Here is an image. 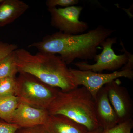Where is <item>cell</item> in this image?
Instances as JSON below:
<instances>
[{"label":"cell","instance_id":"obj_1","mask_svg":"<svg viewBox=\"0 0 133 133\" xmlns=\"http://www.w3.org/2000/svg\"><path fill=\"white\" fill-rule=\"evenodd\" d=\"M115 32L101 25L87 33L70 35L60 31L44 37L41 41L28 45L39 52L58 54L67 65L76 59H93L97 48Z\"/></svg>","mask_w":133,"mask_h":133},{"label":"cell","instance_id":"obj_2","mask_svg":"<svg viewBox=\"0 0 133 133\" xmlns=\"http://www.w3.org/2000/svg\"><path fill=\"white\" fill-rule=\"evenodd\" d=\"M15 54L19 73L31 74L62 91L78 87L67 65L59 56L41 52L33 55L23 48L16 50Z\"/></svg>","mask_w":133,"mask_h":133},{"label":"cell","instance_id":"obj_3","mask_svg":"<svg viewBox=\"0 0 133 133\" xmlns=\"http://www.w3.org/2000/svg\"><path fill=\"white\" fill-rule=\"evenodd\" d=\"M50 115H62L85 127L88 131L99 127L94 108V99L84 87L67 92L59 90L48 109Z\"/></svg>","mask_w":133,"mask_h":133},{"label":"cell","instance_id":"obj_4","mask_svg":"<svg viewBox=\"0 0 133 133\" xmlns=\"http://www.w3.org/2000/svg\"><path fill=\"white\" fill-rule=\"evenodd\" d=\"M19 73L16 77L15 96L20 102L47 110L60 90L48 85L31 74Z\"/></svg>","mask_w":133,"mask_h":133},{"label":"cell","instance_id":"obj_5","mask_svg":"<svg viewBox=\"0 0 133 133\" xmlns=\"http://www.w3.org/2000/svg\"><path fill=\"white\" fill-rule=\"evenodd\" d=\"M116 37H108L103 41L100 45L103 48L100 54L96 55L94 59L96 63L90 64L87 62H81L74 63V65L78 67L80 70H90L94 72H100L105 70H116L127 64L129 60H133V55L125 49L122 42V46L125 51L124 54L117 55L115 53L112 47L116 43Z\"/></svg>","mask_w":133,"mask_h":133},{"label":"cell","instance_id":"obj_6","mask_svg":"<svg viewBox=\"0 0 133 133\" xmlns=\"http://www.w3.org/2000/svg\"><path fill=\"white\" fill-rule=\"evenodd\" d=\"M84 7L71 6L48 9L51 15V24L59 31L70 35L83 33L88 29V23L79 21Z\"/></svg>","mask_w":133,"mask_h":133},{"label":"cell","instance_id":"obj_7","mask_svg":"<svg viewBox=\"0 0 133 133\" xmlns=\"http://www.w3.org/2000/svg\"><path fill=\"white\" fill-rule=\"evenodd\" d=\"M75 82L78 86L83 85L90 93L95 99L99 91L106 84L116 79L125 77L132 79L133 78V70H121L111 73H102L91 71H82L70 68Z\"/></svg>","mask_w":133,"mask_h":133},{"label":"cell","instance_id":"obj_8","mask_svg":"<svg viewBox=\"0 0 133 133\" xmlns=\"http://www.w3.org/2000/svg\"><path fill=\"white\" fill-rule=\"evenodd\" d=\"M104 87L116 113L118 124L132 119V101L126 88L121 85L117 80L106 84Z\"/></svg>","mask_w":133,"mask_h":133},{"label":"cell","instance_id":"obj_9","mask_svg":"<svg viewBox=\"0 0 133 133\" xmlns=\"http://www.w3.org/2000/svg\"><path fill=\"white\" fill-rule=\"evenodd\" d=\"M49 115L47 109L36 108L20 102L13 115L11 124L19 128L44 125Z\"/></svg>","mask_w":133,"mask_h":133},{"label":"cell","instance_id":"obj_10","mask_svg":"<svg viewBox=\"0 0 133 133\" xmlns=\"http://www.w3.org/2000/svg\"><path fill=\"white\" fill-rule=\"evenodd\" d=\"M94 99L95 115L99 127L106 131L118 125L116 113L104 87L99 91Z\"/></svg>","mask_w":133,"mask_h":133},{"label":"cell","instance_id":"obj_11","mask_svg":"<svg viewBox=\"0 0 133 133\" xmlns=\"http://www.w3.org/2000/svg\"><path fill=\"white\" fill-rule=\"evenodd\" d=\"M46 133H87L85 127L62 115H49L44 125Z\"/></svg>","mask_w":133,"mask_h":133},{"label":"cell","instance_id":"obj_12","mask_svg":"<svg viewBox=\"0 0 133 133\" xmlns=\"http://www.w3.org/2000/svg\"><path fill=\"white\" fill-rule=\"evenodd\" d=\"M29 8L21 0H3L0 3V28L14 22Z\"/></svg>","mask_w":133,"mask_h":133},{"label":"cell","instance_id":"obj_13","mask_svg":"<svg viewBox=\"0 0 133 133\" xmlns=\"http://www.w3.org/2000/svg\"><path fill=\"white\" fill-rule=\"evenodd\" d=\"M20 102L15 95L0 98V119L11 124L13 115Z\"/></svg>","mask_w":133,"mask_h":133},{"label":"cell","instance_id":"obj_14","mask_svg":"<svg viewBox=\"0 0 133 133\" xmlns=\"http://www.w3.org/2000/svg\"><path fill=\"white\" fill-rule=\"evenodd\" d=\"M15 51L0 62V79L6 77H16V74L19 73L15 64Z\"/></svg>","mask_w":133,"mask_h":133},{"label":"cell","instance_id":"obj_15","mask_svg":"<svg viewBox=\"0 0 133 133\" xmlns=\"http://www.w3.org/2000/svg\"><path fill=\"white\" fill-rule=\"evenodd\" d=\"M16 77H6L0 79V98L15 95Z\"/></svg>","mask_w":133,"mask_h":133},{"label":"cell","instance_id":"obj_16","mask_svg":"<svg viewBox=\"0 0 133 133\" xmlns=\"http://www.w3.org/2000/svg\"><path fill=\"white\" fill-rule=\"evenodd\" d=\"M133 126L132 119L128 120L108 130L104 131V133H130Z\"/></svg>","mask_w":133,"mask_h":133},{"label":"cell","instance_id":"obj_17","mask_svg":"<svg viewBox=\"0 0 133 133\" xmlns=\"http://www.w3.org/2000/svg\"><path fill=\"white\" fill-rule=\"evenodd\" d=\"M78 0H48L45 4L48 9L56 8L57 6H60L62 8L74 6L78 4Z\"/></svg>","mask_w":133,"mask_h":133},{"label":"cell","instance_id":"obj_18","mask_svg":"<svg viewBox=\"0 0 133 133\" xmlns=\"http://www.w3.org/2000/svg\"><path fill=\"white\" fill-rule=\"evenodd\" d=\"M17 49L16 44L0 41V62Z\"/></svg>","mask_w":133,"mask_h":133},{"label":"cell","instance_id":"obj_19","mask_svg":"<svg viewBox=\"0 0 133 133\" xmlns=\"http://www.w3.org/2000/svg\"><path fill=\"white\" fill-rule=\"evenodd\" d=\"M15 133H46L44 125L27 128H20Z\"/></svg>","mask_w":133,"mask_h":133},{"label":"cell","instance_id":"obj_20","mask_svg":"<svg viewBox=\"0 0 133 133\" xmlns=\"http://www.w3.org/2000/svg\"><path fill=\"white\" fill-rule=\"evenodd\" d=\"M19 128L15 124L7 123L3 121H0V133H15Z\"/></svg>","mask_w":133,"mask_h":133},{"label":"cell","instance_id":"obj_21","mask_svg":"<svg viewBox=\"0 0 133 133\" xmlns=\"http://www.w3.org/2000/svg\"><path fill=\"white\" fill-rule=\"evenodd\" d=\"M104 130L101 127H99L93 131H88L87 133H104Z\"/></svg>","mask_w":133,"mask_h":133},{"label":"cell","instance_id":"obj_22","mask_svg":"<svg viewBox=\"0 0 133 133\" xmlns=\"http://www.w3.org/2000/svg\"><path fill=\"white\" fill-rule=\"evenodd\" d=\"M3 1V0H0V3H1Z\"/></svg>","mask_w":133,"mask_h":133}]
</instances>
